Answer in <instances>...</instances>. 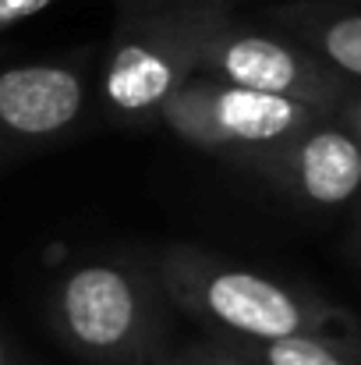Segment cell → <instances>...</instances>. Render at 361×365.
Masks as SVG:
<instances>
[{
  "label": "cell",
  "mask_w": 361,
  "mask_h": 365,
  "mask_svg": "<svg viewBox=\"0 0 361 365\" xmlns=\"http://www.w3.org/2000/svg\"><path fill=\"white\" fill-rule=\"evenodd\" d=\"M167 305L170 298L152 262L127 255L85 259L50 287L46 323L89 365H159Z\"/></svg>",
  "instance_id": "6da1fadb"
},
{
  "label": "cell",
  "mask_w": 361,
  "mask_h": 365,
  "mask_svg": "<svg viewBox=\"0 0 361 365\" xmlns=\"http://www.w3.org/2000/svg\"><path fill=\"white\" fill-rule=\"evenodd\" d=\"M152 266L170 305L199 319L220 341H280L347 327L337 305L188 245L163 248Z\"/></svg>",
  "instance_id": "7a4b0ae2"
},
{
  "label": "cell",
  "mask_w": 361,
  "mask_h": 365,
  "mask_svg": "<svg viewBox=\"0 0 361 365\" xmlns=\"http://www.w3.org/2000/svg\"><path fill=\"white\" fill-rule=\"evenodd\" d=\"M195 78L192 0H114L100 64V110L127 131L159 128L167 100Z\"/></svg>",
  "instance_id": "3957f363"
},
{
  "label": "cell",
  "mask_w": 361,
  "mask_h": 365,
  "mask_svg": "<svg viewBox=\"0 0 361 365\" xmlns=\"http://www.w3.org/2000/svg\"><path fill=\"white\" fill-rule=\"evenodd\" d=\"M234 4L238 0H192L195 75L308 100L326 110H337L358 86L276 25H251Z\"/></svg>",
  "instance_id": "277c9868"
},
{
  "label": "cell",
  "mask_w": 361,
  "mask_h": 365,
  "mask_svg": "<svg viewBox=\"0 0 361 365\" xmlns=\"http://www.w3.org/2000/svg\"><path fill=\"white\" fill-rule=\"evenodd\" d=\"M323 114L333 110L308 100L195 75L167 100L159 128H167L170 135H177L195 149L220 153L241 163L255 153L287 142L291 135L319 121Z\"/></svg>",
  "instance_id": "5b68a950"
},
{
  "label": "cell",
  "mask_w": 361,
  "mask_h": 365,
  "mask_svg": "<svg viewBox=\"0 0 361 365\" xmlns=\"http://www.w3.org/2000/svg\"><path fill=\"white\" fill-rule=\"evenodd\" d=\"M93 53L43 57L0 68V174L57 149L89 121Z\"/></svg>",
  "instance_id": "8992f818"
},
{
  "label": "cell",
  "mask_w": 361,
  "mask_h": 365,
  "mask_svg": "<svg viewBox=\"0 0 361 365\" xmlns=\"http://www.w3.org/2000/svg\"><path fill=\"white\" fill-rule=\"evenodd\" d=\"M241 167L312 210H340L361 195V138L337 114H323L287 142L241 160Z\"/></svg>",
  "instance_id": "52a82bcc"
},
{
  "label": "cell",
  "mask_w": 361,
  "mask_h": 365,
  "mask_svg": "<svg viewBox=\"0 0 361 365\" xmlns=\"http://www.w3.org/2000/svg\"><path fill=\"white\" fill-rule=\"evenodd\" d=\"M266 21L305 43L330 68L361 86V11L344 0H280Z\"/></svg>",
  "instance_id": "ba28073f"
},
{
  "label": "cell",
  "mask_w": 361,
  "mask_h": 365,
  "mask_svg": "<svg viewBox=\"0 0 361 365\" xmlns=\"http://www.w3.org/2000/svg\"><path fill=\"white\" fill-rule=\"evenodd\" d=\"M258 365H361V341L351 330L294 334L280 341H231Z\"/></svg>",
  "instance_id": "9c48e42d"
},
{
  "label": "cell",
  "mask_w": 361,
  "mask_h": 365,
  "mask_svg": "<svg viewBox=\"0 0 361 365\" xmlns=\"http://www.w3.org/2000/svg\"><path fill=\"white\" fill-rule=\"evenodd\" d=\"M170 362L174 365H258L251 362L244 351H238L231 341H220V337L188 344L181 355H170Z\"/></svg>",
  "instance_id": "30bf717a"
},
{
  "label": "cell",
  "mask_w": 361,
  "mask_h": 365,
  "mask_svg": "<svg viewBox=\"0 0 361 365\" xmlns=\"http://www.w3.org/2000/svg\"><path fill=\"white\" fill-rule=\"evenodd\" d=\"M57 0H0V32L18 25V21H28L36 14H43L46 7H53Z\"/></svg>",
  "instance_id": "8fae6325"
},
{
  "label": "cell",
  "mask_w": 361,
  "mask_h": 365,
  "mask_svg": "<svg viewBox=\"0 0 361 365\" xmlns=\"http://www.w3.org/2000/svg\"><path fill=\"white\" fill-rule=\"evenodd\" d=\"M333 114H337V118H340V121L347 124V128L361 138V86H355V89L337 103V110H333Z\"/></svg>",
  "instance_id": "7c38bea8"
},
{
  "label": "cell",
  "mask_w": 361,
  "mask_h": 365,
  "mask_svg": "<svg viewBox=\"0 0 361 365\" xmlns=\"http://www.w3.org/2000/svg\"><path fill=\"white\" fill-rule=\"evenodd\" d=\"M0 365H21V359L14 355V348H11L4 337H0Z\"/></svg>",
  "instance_id": "4fadbf2b"
},
{
  "label": "cell",
  "mask_w": 361,
  "mask_h": 365,
  "mask_svg": "<svg viewBox=\"0 0 361 365\" xmlns=\"http://www.w3.org/2000/svg\"><path fill=\"white\" fill-rule=\"evenodd\" d=\"M358 245H361V220H358Z\"/></svg>",
  "instance_id": "5bb4252c"
},
{
  "label": "cell",
  "mask_w": 361,
  "mask_h": 365,
  "mask_svg": "<svg viewBox=\"0 0 361 365\" xmlns=\"http://www.w3.org/2000/svg\"><path fill=\"white\" fill-rule=\"evenodd\" d=\"M159 365H174V362H170V359H163V362H159Z\"/></svg>",
  "instance_id": "9a60e30c"
},
{
  "label": "cell",
  "mask_w": 361,
  "mask_h": 365,
  "mask_svg": "<svg viewBox=\"0 0 361 365\" xmlns=\"http://www.w3.org/2000/svg\"><path fill=\"white\" fill-rule=\"evenodd\" d=\"M344 4H361V0H344Z\"/></svg>",
  "instance_id": "2e32d148"
}]
</instances>
